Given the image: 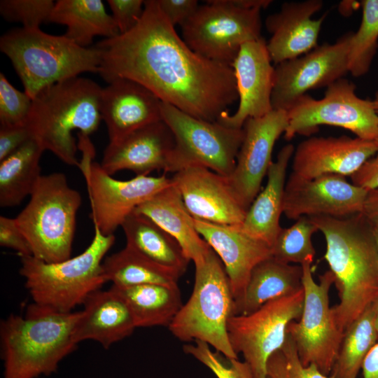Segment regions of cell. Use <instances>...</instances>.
<instances>
[{
	"instance_id": "cell-1",
	"label": "cell",
	"mask_w": 378,
	"mask_h": 378,
	"mask_svg": "<svg viewBox=\"0 0 378 378\" xmlns=\"http://www.w3.org/2000/svg\"><path fill=\"white\" fill-rule=\"evenodd\" d=\"M99 74L108 83L135 81L196 118L216 122L237 99L233 69L193 51L160 10L158 0L144 1V10L130 31L95 46Z\"/></svg>"
},
{
	"instance_id": "cell-2",
	"label": "cell",
	"mask_w": 378,
	"mask_h": 378,
	"mask_svg": "<svg viewBox=\"0 0 378 378\" xmlns=\"http://www.w3.org/2000/svg\"><path fill=\"white\" fill-rule=\"evenodd\" d=\"M326 240L323 258L334 277L340 302L332 307L344 332L378 298V246L362 214L348 217H309Z\"/></svg>"
},
{
	"instance_id": "cell-3",
	"label": "cell",
	"mask_w": 378,
	"mask_h": 378,
	"mask_svg": "<svg viewBox=\"0 0 378 378\" xmlns=\"http://www.w3.org/2000/svg\"><path fill=\"white\" fill-rule=\"evenodd\" d=\"M80 312H61L34 302L24 316L10 314L0 325L4 378H36L55 371L74 351Z\"/></svg>"
},
{
	"instance_id": "cell-4",
	"label": "cell",
	"mask_w": 378,
	"mask_h": 378,
	"mask_svg": "<svg viewBox=\"0 0 378 378\" xmlns=\"http://www.w3.org/2000/svg\"><path fill=\"white\" fill-rule=\"evenodd\" d=\"M102 90L94 80L79 76L42 90L32 99L27 120L34 138L63 162L79 167L72 132L89 136L97 130Z\"/></svg>"
},
{
	"instance_id": "cell-5",
	"label": "cell",
	"mask_w": 378,
	"mask_h": 378,
	"mask_svg": "<svg viewBox=\"0 0 378 378\" xmlns=\"http://www.w3.org/2000/svg\"><path fill=\"white\" fill-rule=\"evenodd\" d=\"M0 50L31 99L56 83L84 72L98 73L101 63L96 46L80 47L64 35H51L39 28L8 31L0 38Z\"/></svg>"
},
{
	"instance_id": "cell-6",
	"label": "cell",
	"mask_w": 378,
	"mask_h": 378,
	"mask_svg": "<svg viewBox=\"0 0 378 378\" xmlns=\"http://www.w3.org/2000/svg\"><path fill=\"white\" fill-rule=\"evenodd\" d=\"M114 234L104 235L94 227V237L80 254L48 263L33 256L21 258L20 274L33 302L61 312H71L107 280L102 266L115 241Z\"/></svg>"
},
{
	"instance_id": "cell-7",
	"label": "cell",
	"mask_w": 378,
	"mask_h": 378,
	"mask_svg": "<svg viewBox=\"0 0 378 378\" xmlns=\"http://www.w3.org/2000/svg\"><path fill=\"white\" fill-rule=\"evenodd\" d=\"M81 195L65 174L41 175L26 206L15 218L32 251L48 263L71 258Z\"/></svg>"
},
{
	"instance_id": "cell-8",
	"label": "cell",
	"mask_w": 378,
	"mask_h": 378,
	"mask_svg": "<svg viewBox=\"0 0 378 378\" xmlns=\"http://www.w3.org/2000/svg\"><path fill=\"white\" fill-rule=\"evenodd\" d=\"M233 307L234 298L225 269L211 248L204 261L195 265L192 294L168 328L182 342H204L226 358H238L227 330Z\"/></svg>"
},
{
	"instance_id": "cell-9",
	"label": "cell",
	"mask_w": 378,
	"mask_h": 378,
	"mask_svg": "<svg viewBox=\"0 0 378 378\" xmlns=\"http://www.w3.org/2000/svg\"><path fill=\"white\" fill-rule=\"evenodd\" d=\"M161 115L174 138L165 172L202 167L225 176L231 175L244 139L243 127L198 119L162 102Z\"/></svg>"
},
{
	"instance_id": "cell-10",
	"label": "cell",
	"mask_w": 378,
	"mask_h": 378,
	"mask_svg": "<svg viewBox=\"0 0 378 378\" xmlns=\"http://www.w3.org/2000/svg\"><path fill=\"white\" fill-rule=\"evenodd\" d=\"M260 10L207 1L181 26L182 38L199 55L232 67L242 45L262 38Z\"/></svg>"
},
{
	"instance_id": "cell-11",
	"label": "cell",
	"mask_w": 378,
	"mask_h": 378,
	"mask_svg": "<svg viewBox=\"0 0 378 378\" xmlns=\"http://www.w3.org/2000/svg\"><path fill=\"white\" fill-rule=\"evenodd\" d=\"M301 266L303 309L298 321L290 322L286 332L295 343L302 364L314 365L330 375L344 333L330 307L329 293L334 277L328 270L320 276L317 283L313 276L312 263Z\"/></svg>"
},
{
	"instance_id": "cell-12",
	"label": "cell",
	"mask_w": 378,
	"mask_h": 378,
	"mask_svg": "<svg viewBox=\"0 0 378 378\" xmlns=\"http://www.w3.org/2000/svg\"><path fill=\"white\" fill-rule=\"evenodd\" d=\"M356 88L354 83L342 78L328 86L321 99L307 94L300 97L287 111L285 139L309 135L324 125L349 130L363 139H378V114L372 99L358 97Z\"/></svg>"
},
{
	"instance_id": "cell-13",
	"label": "cell",
	"mask_w": 378,
	"mask_h": 378,
	"mask_svg": "<svg viewBox=\"0 0 378 378\" xmlns=\"http://www.w3.org/2000/svg\"><path fill=\"white\" fill-rule=\"evenodd\" d=\"M78 147L83 151L79 164L87 184L94 226L104 235L113 234L126 218L139 205L172 183V178L136 176L120 181L111 177L92 160L94 148L88 136L78 135Z\"/></svg>"
},
{
	"instance_id": "cell-14",
	"label": "cell",
	"mask_w": 378,
	"mask_h": 378,
	"mask_svg": "<svg viewBox=\"0 0 378 378\" xmlns=\"http://www.w3.org/2000/svg\"><path fill=\"white\" fill-rule=\"evenodd\" d=\"M303 304L302 288L270 301L252 313L229 318L227 330L232 348L237 354H242L254 378H267V360L284 344L287 327L300 318Z\"/></svg>"
},
{
	"instance_id": "cell-15",
	"label": "cell",
	"mask_w": 378,
	"mask_h": 378,
	"mask_svg": "<svg viewBox=\"0 0 378 378\" xmlns=\"http://www.w3.org/2000/svg\"><path fill=\"white\" fill-rule=\"evenodd\" d=\"M352 31L334 43H325L274 67L272 93L273 110L288 111L311 90L327 88L348 71V52Z\"/></svg>"
},
{
	"instance_id": "cell-16",
	"label": "cell",
	"mask_w": 378,
	"mask_h": 378,
	"mask_svg": "<svg viewBox=\"0 0 378 378\" xmlns=\"http://www.w3.org/2000/svg\"><path fill=\"white\" fill-rule=\"evenodd\" d=\"M368 190L344 176L325 174L306 179L291 173L284 190L283 213L288 218H344L363 212Z\"/></svg>"
},
{
	"instance_id": "cell-17",
	"label": "cell",
	"mask_w": 378,
	"mask_h": 378,
	"mask_svg": "<svg viewBox=\"0 0 378 378\" xmlns=\"http://www.w3.org/2000/svg\"><path fill=\"white\" fill-rule=\"evenodd\" d=\"M288 126L287 111L272 110L264 116L248 118L243 125L244 139L235 167L227 177L241 206L246 211L258 195L261 183L272 162L276 141Z\"/></svg>"
},
{
	"instance_id": "cell-18",
	"label": "cell",
	"mask_w": 378,
	"mask_h": 378,
	"mask_svg": "<svg viewBox=\"0 0 378 378\" xmlns=\"http://www.w3.org/2000/svg\"><path fill=\"white\" fill-rule=\"evenodd\" d=\"M272 62L267 42L262 37L241 46L232 64L239 106L232 115L228 112L223 113L218 122L227 127L241 129L247 119L264 116L273 110L274 67Z\"/></svg>"
},
{
	"instance_id": "cell-19",
	"label": "cell",
	"mask_w": 378,
	"mask_h": 378,
	"mask_svg": "<svg viewBox=\"0 0 378 378\" xmlns=\"http://www.w3.org/2000/svg\"><path fill=\"white\" fill-rule=\"evenodd\" d=\"M172 180L194 219L232 226L243 223L246 211L234 195L227 176L192 167L175 173Z\"/></svg>"
},
{
	"instance_id": "cell-20",
	"label": "cell",
	"mask_w": 378,
	"mask_h": 378,
	"mask_svg": "<svg viewBox=\"0 0 378 378\" xmlns=\"http://www.w3.org/2000/svg\"><path fill=\"white\" fill-rule=\"evenodd\" d=\"M377 140L313 136L301 141L293 155V172L312 179L325 174L351 176L377 151Z\"/></svg>"
},
{
	"instance_id": "cell-21",
	"label": "cell",
	"mask_w": 378,
	"mask_h": 378,
	"mask_svg": "<svg viewBox=\"0 0 378 378\" xmlns=\"http://www.w3.org/2000/svg\"><path fill=\"white\" fill-rule=\"evenodd\" d=\"M174 146L171 130L160 120L108 143L100 165L111 176L125 169L136 176H148L155 170L165 172Z\"/></svg>"
},
{
	"instance_id": "cell-22",
	"label": "cell",
	"mask_w": 378,
	"mask_h": 378,
	"mask_svg": "<svg viewBox=\"0 0 378 378\" xmlns=\"http://www.w3.org/2000/svg\"><path fill=\"white\" fill-rule=\"evenodd\" d=\"M162 101L144 85L117 78L102 88L100 112L109 143L115 142L147 125L162 120Z\"/></svg>"
},
{
	"instance_id": "cell-23",
	"label": "cell",
	"mask_w": 378,
	"mask_h": 378,
	"mask_svg": "<svg viewBox=\"0 0 378 378\" xmlns=\"http://www.w3.org/2000/svg\"><path fill=\"white\" fill-rule=\"evenodd\" d=\"M323 5L321 0L285 2L279 12L267 17L265 27L272 35L267 48L272 62L276 65L318 46L320 30L327 13L317 19L312 16Z\"/></svg>"
},
{
	"instance_id": "cell-24",
	"label": "cell",
	"mask_w": 378,
	"mask_h": 378,
	"mask_svg": "<svg viewBox=\"0 0 378 378\" xmlns=\"http://www.w3.org/2000/svg\"><path fill=\"white\" fill-rule=\"evenodd\" d=\"M194 221L199 234L222 261L234 301L239 300L254 267L272 256L271 246L245 233L240 225Z\"/></svg>"
},
{
	"instance_id": "cell-25",
	"label": "cell",
	"mask_w": 378,
	"mask_h": 378,
	"mask_svg": "<svg viewBox=\"0 0 378 378\" xmlns=\"http://www.w3.org/2000/svg\"><path fill=\"white\" fill-rule=\"evenodd\" d=\"M83 305L74 330L77 344L91 340L107 349L130 336L136 328L127 306L111 288L94 291Z\"/></svg>"
},
{
	"instance_id": "cell-26",
	"label": "cell",
	"mask_w": 378,
	"mask_h": 378,
	"mask_svg": "<svg viewBox=\"0 0 378 378\" xmlns=\"http://www.w3.org/2000/svg\"><path fill=\"white\" fill-rule=\"evenodd\" d=\"M134 211L150 218L172 235L195 265L202 263L211 248L197 232L194 218L173 182Z\"/></svg>"
},
{
	"instance_id": "cell-27",
	"label": "cell",
	"mask_w": 378,
	"mask_h": 378,
	"mask_svg": "<svg viewBox=\"0 0 378 378\" xmlns=\"http://www.w3.org/2000/svg\"><path fill=\"white\" fill-rule=\"evenodd\" d=\"M295 147L291 144L283 146L276 160L267 171V181L248 209L241 230L249 236L272 247L281 227L286 175Z\"/></svg>"
},
{
	"instance_id": "cell-28",
	"label": "cell",
	"mask_w": 378,
	"mask_h": 378,
	"mask_svg": "<svg viewBox=\"0 0 378 378\" xmlns=\"http://www.w3.org/2000/svg\"><path fill=\"white\" fill-rule=\"evenodd\" d=\"M302 269L272 256L253 270L241 298L234 301L233 315L253 312L267 302L292 295L302 288Z\"/></svg>"
},
{
	"instance_id": "cell-29",
	"label": "cell",
	"mask_w": 378,
	"mask_h": 378,
	"mask_svg": "<svg viewBox=\"0 0 378 378\" xmlns=\"http://www.w3.org/2000/svg\"><path fill=\"white\" fill-rule=\"evenodd\" d=\"M121 227L126 246L180 277L186 272L190 260L178 242L150 218L133 211Z\"/></svg>"
},
{
	"instance_id": "cell-30",
	"label": "cell",
	"mask_w": 378,
	"mask_h": 378,
	"mask_svg": "<svg viewBox=\"0 0 378 378\" xmlns=\"http://www.w3.org/2000/svg\"><path fill=\"white\" fill-rule=\"evenodd\" d=\"M48 22L65 25L64 35L83 48H88L95 36L111 38L120 34L101 0H58Z\"/></svg>"
},
{
	"instance_id": "cell-31",
	"label": "cell",
	"mask_w": 378,
	"mask_h": 378,
	"mask_svg": "<svg viewBox=\"0 0 378 378\" xmlns=\"http://www.w3.org/2000/svg\"><path fill=\"white\" fill-rule=\"evenodd\" d=\"M111 288L127 306L136 328L168 326L183 304L178 285H112Z\"/></svg>"
},
{
	"instance_id": "cell-32",
	"label": "cell",
	"mask_w": 378,
	"mask_h": 378,
	"mask_svg": "<svg viewBox=\"0 0 378 378\" xmlns=\"http://www.w3.org/2000/svg\"><path fill=\"white\" fill-rule=\"evenodd\" d=\"M44 148L33 138L0 162V206L13 207L30 196L41 177Z\"/></svg>"
},
{
	"instance_id": "cell-33",
	"label": "cell",
	"mask_w": 378,
	"mask_h": 378,
	"mask_svg": "<svg viewBox=\"0 0 378 378\" xmlns=\"http://www.w3.org/2000/svg\"><path fill=\"white\" fill-rule=\"evenodd\" d=\"M107 281L119 286L142 284L178 285L180 276L125 247L104 258L102 263Z\"/></svg>"
},
{
	"instance_id": "cell-34",
	"label": "cell",
	"mask_w": 378,
	"mask_h": 378,
	"mask_svg": "<svg viewBox=\"0 0 378 378\" xmlns=\"http://www.w3.org/2000/svg\"><path fill=\"white\" fill-rule=\"evenodd\" d=\"M377 342L372 304L345 330L330 375L333 378H357L365 356Z\"/></svg>"
},
{
	"instance_id": "cell-35",
	"label": "cell",
	"mask_w": 378,
	"mask_h": 378,
	"mask_svg": "<svg viewBox=\"0 0 378 378\" xmlns=\"http://www.w3.org/2000/svg\"><path fill=\"white\" fill-rule=\"evenodd\" d=\"M360 7V24L352 31L348 52V71L354 77L369 71L378 48V0H363Z\"/></svg>"
},
{
	"instance_id": "cell-36",
	"label": "cell",
	"mask_w": 378,
	"mask_h": 378,
	"mask_svg": "<svg viewBox=\"0 0 378 378\" xmlns=\"http://www.w3.org/2000/svg\"><path fill=\"white\" fill-rule=\"evenodd\" d=\"M318 231L311 218L300 217L291 226L280 230L272 246V257L284 263H313L315 248L312 237Z\"/></svg>"
},
{
	"instance_id": "cell-37",
	"label": "cell",
	"mask_w": 378,
	"mask_h": 378,
	"mask_svg": "<svg viewBox=\"0 0 378 378\" xmlns=\"http://www.w3.org/2000/svg\"><path fill=\"white\" fill-rule=\"evenodd\" d=\"M267 375L269 378H333L321 372L314 365H304L288 334L281 348L269 358Z\"/></svg>"
},
{
	"instance_id": "cell-38",
	"label": "cell",
	"mask_w": 378,
	"mask_h": 378,
	"mask_svg": "<svg viewBox=\"0 0 378 378\" xmlns=\"http://www.w3.org/2000/svg\"><path fill=\"white\" fill-rule=\"evenodd\" d=\"M183 351L206 366L217 378H254L246 362L223 357L222 354L214 352L204 342L195 341L193 344H185Z\"/></svg>"
},
{
	"instance_id": "cell-39",
	"label": "cell",
	"mask_w": 378,
	"mask_h": 378,
	"mask_svg": "<svg viewBox=\"0 0 378 378\" xmlns=\"http://www.w3.org/2000/svg\"><path fill=\"white\" fill-rule=\"evenodd\" d=\"M55 2L52 0H1L0 14L8 22H20L25 29H37L48 22Z\"/></svg>"
},
{
	"instance_id": "cell-40",
	"label": "cell",
	"mask_w": 378,
	"mask_h": 378,
	"mask_svg": "<svg viewBox=\"0 0 378 378\" xmlns=\"http://www.w3.org/2000/svg\"><path fill=\"white\" fill-rule=\"evenodd\" d=\"M32 106V99L17 90L3 73L0 74V125H14L27 122Z\"/></svg>"
},
{
	"instance_id": "cell-41",
	"label": "cell",
	"mask_w": 378,
	"mask_h": 378,
	"mask_svg": "<svg viewBox=\"0 0 378 378\" xmlns=\"http://www.w3.org/2000/svg\"><path fill=\"white\" fill-rule=\"evenodd\" d=\"M107 3L120 34L133 29L144 10V1L142 0H108Z\"/></svg>"
},
{
	"instance_id": "cell-42",
	"label": "cell",
	"mask_w": 378,
	"mask_h": 378,
	"mask_svg": "<svg viewBox=\"0 0 378 378\" xmlns=\"http://www.w3.org/2000/svg\"><path fill=\"white\" fill-rule=\"evenodd\" d=\"M0 245L13 249L20 258L32 256L30 245L15 218L0 216Z\"/></svg>"
},
{
	"instance_id": "cell-43",
	"label": "cell",
	"mask_w": 378,
	"mask_h": 378,
	"mask_svg": "<svg viewBox=\"0 0 378 378\" xmlns=\"http://www.w3.org/2000/svg\"><path fill=\"white\" fill-rule=\"evenodd\" d=\"M33 138L32 132L27 122L0 125V162Z\"/></svg>"
},
{
	"instance_id": "cell-44",
	"label": "cell",
	"mask_w": 378,
	"mask_h": 378,
	"mask_svg": "<svg viewBox=\"0 0 378 378\" xmlns=\"http://www.w3.org/2000/svg\"><path fill=\"white\" fill-rule=\"evenodd\" d=\"M158 3L162 13L174 27L184 24L199 7L196 0H158Z\"/></svg>"
},
{
	"instance_id": "cell-45",
	"label": "cell",
	"mask_w": 378,
	"mask_h": 378,
	"mask_svg": "<svg viewBox=\"0 0 378 378\" xmlns=\"http://www.w3.org/2000/svg\"><path fill=\"white\" fill-rule=\"evenodd\" d=\"M378 145V139H377ZM351 183L368 190L378 188V148L355 174L351 176Z\"/></svg>"
},
{
	"instance_id": "cell-46",
	"label": "cell",
	"mask_w": 378,
	"mask_h": 378,
	"mask_svg": "<svg viewBox=\"0 0 378 378\" xmlns=\"http://www.w3.org/2000/svg\"><path fill=\"white\" fill-rule=\"evenodd\" d=\"M362 214L378 230V188L368 190Z\"/></svg>"
},
{
	"instance_id": "cell-47",
	"label": "cell",
	"mask_w": 378,
	"mask_h": 378,
	"mask_svg": "<svg viewBox=\"0 0 378 378\" xmlns=\"http://www.w3.org/2000/svg\"><path fill=\"white\" fill-rule=\"evenodd\" d=\"M361 370L362 378H378V342L365 356Z\"/></svg>"
},
{
	"instance_id": "cell-48",
	"label": "cell",
	"mask_w": 378,
	"mask_h": 378,
	"mask_svg": "<svg viewBox=\"0 0 378 378\" xmlns=\"http://www.w3.org/2000/svg\"><path fill=\"white\" fill-rule=\"evenodd\" d=\"M374 312V322L375 329L378 336V298L372 303Z\"/></svg>"
},
{
	"instance_id": "cell-49",
	"label": "cell",
	"mask_w": 378,
	"mask_h": 378,
	"mask_svg": "<svg viewBox=\"0 0 378 378\" xmlns=\"http://www.w3.org/2000/svg\"><path fill=\"white\" fill-rule=\"evenodd\" d=\"M372 102H373V104H374V109H375L377 113L378 114V91L376 92V93L374 94V97L372 99Z\"/></svg>"
},
{
	"instance_id": "cell-50",
	"label": "cell",
	"mask_w": 378,
	"mask_h": 378,
	"mask_svg": "<svg viewBox=\"0 0 378 378\" xmlns=\"http://www.w3.org/2000/svg\"><path fill=\"white\" fill-rule=\"evenodd\" d=\"M373 230H374V237H375L377 246H378V230L375 228H373Z\"/></svg>"
},
{
	"instance_id": "cell-51",
	"label": "cell",
	"mask_w": 378,
	"mask_h": 378,
	"mask_svg": "<svg viewBox=\"0 0 378 378\" xmlns=\"http://www.w3.org/2000/svg\"><path fill=\"white\" fill-rule=\"evenodd\" d=\"M267 378H269V377H267Z\"/></svg>"
}]
</instances>
